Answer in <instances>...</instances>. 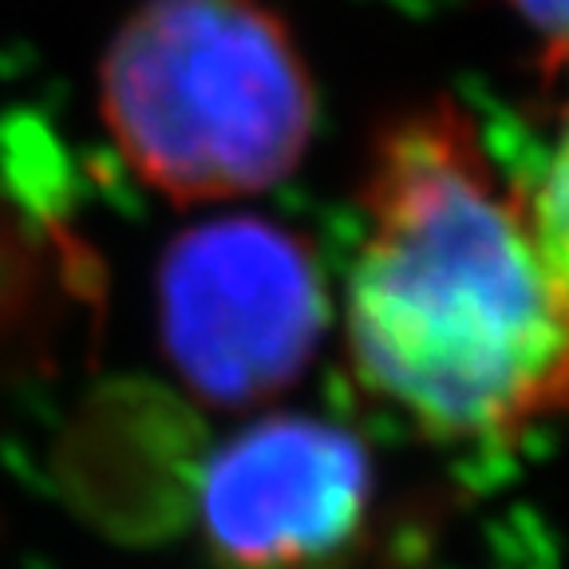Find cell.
Segmentation results:
<instances>
[{
	"mask_svg": "<svg viewBox=\"0 0 569 569\" xmlns=\"http://www.w3.org/2000/svg\"><path fill=\"white\" fill-rule=\"evenodd\" d=\"M360 206L345 340L376 403L431 443H507L569 411V309L451 99L376 131Z\"/></svg>",
	"mask_w": 569,
	"mask_h": 569,
	"instance_id": "1",
	"label": "cell"
},
{
	"mask_svg": "<svg viewBox=\"0 0 569 569\" xmlns=\"http://www.w3.org/2000/svg\"><path fill=\"white\" fill-rule=\"evenodd\" d=\"M99 111L139 182L206 206L305 159L317 88L266 0H142L99 63Z\"/></svg>",
	"mask_w": 569,
	"mask_h": 569,
	"instance_id": "2",
	"label": "cell"
},
{
	"mask_svg": "<svg viewBox=\"0 0 569 569\" xmlns=\"http://www.w3.org/2000/svg\"><path fill=\"white\" fill-rule=\"evenodd\" d=\"M329 325V293L301 233L269 218H210L159 266V337L206 408L241 411L301 380Z\"/></svg>",
	"mask_w": 569,
	"mask_h": 569,
	"instance_id": "3",
	"label": "cell"
},
{
	"mask_svg": "<svg viewBox=\"0 0 569 569\" xmlns=\"http://www.w3.org/2000/svg\"><path fill=\"white\" fill-rule=\"evenodd\" d=\"M372 498V455L352 427L266 416L206 455L194 510L213 569H352Z\"/></svg>",
	"mask_w": 569,
	"mask_h": 569,
	"instance_id": "4",
	"label": "cell"
},
{
	"mask_svg": "<svg viewBox=\"0 0 569 569\" xmlns=\"http://www.w3.org/2000/svg\"><path fill=\"white\" fill-rule=\"evenodd\" d=\"M202 467L198 411L151 380L96 383L68 416L52 455L63 507L99 538L131 550L182 538Z\"/></svg>",
	"mask_w": 569,
	"mask_h": 569,
	"instance_id": "5",
	"label": "cell"
},
{
	"mask_svg": "<svg viewBox=\"0 0 569 569\" xmlns=\"http://www.w3.org/2000/svg\"><path fill=\"white\" fill-rule=\"evenodd\" d=\"M48 170V154L24 151L0 190V365L32 372L91 345L107 297L96 249L56 218Z\"/></svg>",
	"mask_w": 569,
	"mask_h": 569,
	"instance_id": "6",
	"label": "cell"
},
{
	"mask_svg": "<svg viewBox=\"0 0 569 569\" xmlns=\"http://www.w3.org/2000/svg\"><path fill=\"white\" fill-rule=\"evenodd\" d=\"M518 202L553 293L569 309V103L538 162V174L530 178V187L518 190Z\"/></svg>",
	"mask_w": 569,
	"mask_h": 569,
	"instance_id": "7",
	"label": "cell"
},
{
	"mask_svg": "<svg viewBox=\"0 0 569 569\" xmlns=\"http://www.w3.org/2000/svg\"><path fill=\"white\" fill-rule=\"evenodd\" d=\"M510 9L538 40L546 80L569 91V0H510Z\"/></svg>",
	"mask_w": 569,
	"mask_h": 569,
	"instance_id": "8",
	"label": "cell"
}]
</instances>
